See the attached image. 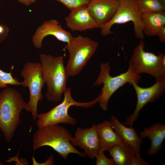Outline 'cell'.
Segmentation results:
<instances>
[{
  "label": "cell",
  "mask_w": 165,
  "mask_h": 165,
  "mask_svg": "<svg viewBox=\"0 0 165 165\" xmlns=\"http://www.w3.org/2000/svg\"><path fill=\"white\" fill-rule=\"evenodd\" d=\"M40 59L42 78L47 87L46 97L50 101H59L67 88L68 77L64 65V57L42 53L40 55Z\"/></svg>",
  "instance_id": "1"
},
{
  "label": "cell",
  "mask_w": 165,
  "mask_h": 165,
  "mask_svg": "<svg viewBox=\"0 0 165 165\" xmlns=\"http://www.w3.org/2000/svg\"><path fill=\"white\" fill-rule=\"evenodd\" d=\"M26 103L15 89L9 87L0 93V129L7 143L13 139L20 122V114Z\"/></svg>",
  "instance_id": "2"
},
{
  "label": "cell",
  "mask_w": 165,
  "mask_h": 165,
  "mask_svg": "<svg viewBox=\"0 0 165 165\" xmlns=\"http://www.w3.org/2000/svg\"><path fill=\"white\" fill-rule=\"evenodd\" d=\"M72 138L70 132L59 124L38 128L33 136V148L35 151L44 146H49L65 160L71 153L85 157L84 153L79 152L71 144Z\"/></svg>",
  "instance_id": "3"
},
{
  "label": "cell",
  "mask_w": 165,
  "mask_h": 165,
  "mask_svg": "<svg viewBox=\"0 0 165 165\" xmlns=\"http://www.w3.org/2000/svg\"><path fill=\"white\" fill-rule=\"evenodd\" d=\"M129 67L125 72L115 76L110 74L111 67L108 62H101L100 64V70L97 79L93 86L103 84V88L99 94V105L104 111L108 108V101L112 95L120 87L126 83L134 80L138 83L141 79L140 74L134 71L132 65L129 62Z\"/></svg>",
  "instance_id": "4"
},
{
  "label": "cell",
  "mask_w": 165,
  "mask_h": 165,
  "mask_svg": "<svg viewBox=\"0 0 165 165\" xmlns=\"http://www.w3.org/2000/svg\"><path fill=\"white\" fill-rule=\"evenodd\" d=\"M98 46L97 42L88 37L81 35L72 36L64 49L67 50L69 53V58L65 66L68 76H74L79 74Z\"/></svg>",
  "instance_id": "5"
},
{
  "label": "cell",
  "mask_w": 165,
  "mask_h": 165,
  "mask_svg": "<svg viewBox=\"0 0 165 165\" xmlns=\"http://www.w3.org/2000/svg\"><path fill=\"white\" fill-rule=\"evenodd\" d=\"M63 101L48 112L38 114L36 125L38 128L59 123L75 125L77 121L68 114L69 108L72 106L89 108L98 102L99 95L94 100L88 102H79L75 101L71 94V88L67 87L63 94Z\"/></svg>",
  "instance_id": "6"
},
{
  "label": "cell",
  "mask_w": 165,
  "mask_h": 165,
  "mask_svg": "<svg viewBox=\"0 0 165 165\" xmlns=\"http://www.w3.org/2000/svg\"><path fill=\"white\" fill-rule=\"evenodd\" d=\"M24 80L20 85L28 87L30 93L29 99L24 109L32 115L34 120L37 119L38 102L43 98L42 90L45 85L41 68L40 63L37 62L26 63L21 72Z\"/></svg>",
  "instance_id": "7"
},
{
  "label": "cell",
  "mask_w": 165,
  "mask_h": 165,
  "mask_svg": "<svg viewBox=\"0 0 165 165\" xmlns=\"http://www.w3.org/2000/svg\"><path fill=\"white\" fill-rule=\"evenodd\" d=\"M144 39L140 40L133 51L129 61L137 73H146L156 79L165 78V55L159 52L156 55L152 52L144 50Z\"/></svg>",
  "instance_id": "8"
},
{
  "label": "cell",
  "mask_w": 165,
  "mask_h": 165,
  "mask_svg": "<svg viewBox=\"0 0 165 165\" xmlns=\"http://www.w3.org/2000/svg\"><path fill=\"white\" fill-rule=\"evenodd\" d=\"M132 22L136 38L144 39V34L142 30L141 14L134 0H119L118 8L112 19L106 24L100 26V33L104 36L112 34V27L116 24Z\"/></svg>",
  "instance_id": "9"
},
{
  "label": "cell",
  "mask_w": 165,
  "mask_h": 165,
  "mask_svg": "<svg viewBox=\"0 0 165 165\" xmlns=\"http://www.w3.org/2000/svg\"><path fill=\"white\" fill-rule=\"evenodd\" d=\"M130 83L133 86L136 92L137 104L134 112L127 118L123 124L133 127L134 122L137 119L139 113L144 106L149 102H155L164 93L165 91V78L156 79L154 85L146 88L139 86L134 80Z\"/></svg>",
  "instance_id": "10"
},
{
  "label": "cell",
  "mask_w": 165,
  "mask_h": 165,
  "mask_svg": "<svg viewBox=\"0 0 165 165\" xmlns=\"http://www.w3.org/2000/svg\"><path fill=\"white\" fill-rule=\"evenodd\" d=\"M52 35L58 40L69 43L72 36L71 33L64 30L58 20L52 19L46 20L37 28L32 37V42L34 47L40 49L44 38Z\"/></svg>",
  "instance_id": "11"
},
{
  "label": "cell",
  "mask_w": 165,
  "mask_h": 165,
  "mask_svg": "<svg viewBox=\"0 0 165 165\" xmlns=\"http://www.w3.org/2000/svg\"><path fill=\"white\" fill-rule=\"evenodd\" d=\"M74 147L83 149L84 153L89 158L94 159L97 154L99 148V141L96 124L90 128H77L74 138L70 141Z\"/></svg>",
  "instance_id": "12"
},
{
  "label": "cell",
  "mask_w": 165,
  "mask_h": 165,
  "mask_svg": "<svg viewBox=\"0 0 165 165\" xmlns=\"http://www.w3.org/2000/svg\"><path fill=\"white\" fill-rule=\"evenodd\" d=\"M64 20L67 26L72 31H81L100 27L87 6L71 11Z\"/></svg>",
  "instance_id": "13"
},
{
  "label": "cell",
  "mask_w": 165,
  "mask_h": 165,
  "mask_svg": "<svg viewBox=\"0 0 165 165\" xmlns=\"http://www.w3.org/2000/svg\"><path fill=\"white\" fill-rule=\"evenodd\" d=\"M119 4V0H91L87 7L93 18L100 26L112 19Z\"/></svg>",
  "instance_id": "14"
},
{
  "label": "cell",
  "mask_w": 165,
  "mask_h": 165,
  "mask_svg": "<svg viewBox=\"0 0 165 165\" xmlns=\"http://www.w3.org/2000/svg\"><path fill=\"white\" fill-rule=\"evenodd\" d=\"M110 122L115 132L122 139L127 142L133 148L135 156H141V145L143 139L138 135L133 127L125 126L114 116H111Z\"/></svg>",
  "instance_id": "15"
},
{
  "label": "cell",
  "mask_w": 165,
  "mask_h": 165,
  "mask_svg": "<svg viewBox=\"0 0 165 165\" xmlns=\"http://www.w3.org/2000/svg\"><path fill=\"white\" fill-rule=\"evenodd\" d=\"M142 138H148L151 142L150 148L147 150L149 156L154 155L161 150L165 138V125L160 123L152 124L145 128L139 134Z\"/></svg>",
  "instance_id": "16"
},
{
  "label": "cell",
  "mask_w": 165,
  "mask_h": 165,
  "mask_svg": "<svg viewBox=\"0 0 165 165\" xmlns=\"http://www.w3.org/2000/svg\"><path fill=\"white\" fill-rule=\"evenodd\" d=\"M99 141V148L104 152L122 143L124 141L114 131L110 121L105 120L96 125Z\"/></svg>",
  "instance_id": "17"
},
{
  "label": "cell",
  "mask_w": 165,
  "mask_h": 165,
  "mask_svg": "<svg viewBox=\"0 0 165 165\" xmlns=\"http://www.w3.org/2000/svg\"><path fill=\"white\" fill-rule=\"evenodd\" d=\"M141 20L144 34L155 36L165 26V11L141 14Z\"/></svg>",
  "instance_id": "18"
},
{
  "label": "cell",
  "mask_w": 165,
  "mask_h": 165,
  "mask_svg": "<svg viewBox=\"0 0 165 165\" xmlns=\"http://www.w3.org/2000/svg\"><path fill=\"white\" fill-rule=\"evenodd\" d=\"M116 165H129L132 158L135 155L131 146L124 141L112 148L108 151Z\"/></svg>",
  "instance_id": "19"
},
{
  "label": "cell",
  "mask_w": 165,
  "mask_h": 165,
  "mask_svg": "<svg viewBox=\"0 0 165 165\" xmlns=\"http://www.w3.org/2000/svg\"><path fill=\"white\" fill-rule=\"evenodd\" d=\"M141 14L165 11V0H134Z\"/></svg>",
  "instance_id": "20"
},
{
  "label": "cell",
  "mask_w": 165,
  "mask_h": 165,
  "mask_svg": "<svg viewBox=\"0 0 165 165\" xmlns=\"http://www.w3.org/2000/svg\"><path fill=\"white\" fill-rule=\"evenodd\" d=\"M14 68V65H12L9 72H5L0 68V88L9 87V85H20L19 80L12 76V71Z\"/></svg>",
  "instance_id": "21"
},
{
  "label": "cell",
  "mask_w": 165,
  "mask_h": 165,
  "mask_svg": "<svg viewBox=\"0 0 165 165\" xmlns=\"http://www.w3.org/2000/svg\"><path fill=\"white\" fill-rule=\"evenodd\" d=\"M66 6L71 11L78 8L87 6L91 0H56Z\"/></svg>",
  "instance_id": "22"
},
{
  "label": "cell",
  "mask_w": 165,
  "mask_h": 165,
  "mask_svg": "<svg viewBox=\"0 0 165 165\" xmlns=\"http://www.w3.org/2000/svg\"><path fill=\"white\" fill-rule=\"evenodd\" d=\"M104 151L99 149L96 158V165H116L113 160L107 157L104 154Z\"/></svg>",
  "instance_id": "23"
},
{
  "label": "cell",
  "mask_w": 165,
  "mask_h": 165,
  "mask_svg": "<svg viewBox=\"0 0 165 165\" xmlns=\"http://www.w3.org/2000/svg\"><path fill=\"white\" fill-rule=\"evenodd\" d=\"M9 32V29L8 26L0 21V44L6 39Z\"/></svg>",
  "instance_id": "24"
},
{
  "label": "cell",
  "mask_w": 165,
  "mask_h": 165,
  "mask_svg": "<svg viewBox=\"0 0 165 165\" xmlns=\"http://www.w3.org/2000/svg\"><path fill=\"white\" fill-rule=\"evenodd\" d=\"M149 164L145 160L142 158L141 156L135 155L131 159L129 165H149Z\"/></svg>",
  "instance_id": "25"
},
{
  "label": "cell",
  "mask_w": 165,
  "mask_h": 165,
  "mask_svg": "<svg viewBox=\"0 0 165 165\" xmlns=\"http://www.w3.org/2000/svg\"><path fill=\"white\" fill-rule=\"evenodd\" d=\"M33 164L35 165H52L54 164V157L53 155H51L43 163H39L36 161L34 157L32 158Z\"/></svg>",
  "instance_id": "26"
},
{
  "label": "cell",
  "mask_w": 165,
  "mask_h": 165,
  "mask_svg": "<svg viewBox=\"0 0 165 165\" xmlns=\"http://www.w3.org/2000/svg\"><path fill=\"white\" fill-rule=\"evenodd\" d=\"M159 37L160 41L163 43H165V26L163 27L158 32L157 35Z\"/></svg>",
  "instance_id": "27"
},
{
  "label": "cell",
  "mask_w": 165,
  "mask_h": 165,
  "mask_svg": "<svg viewBox=\"0 0 165 165\" xmlns=\"http://www.w3.org/2000/svg\"><path fill=\"white\" fill-rule=\"evenodd\" d=\"M20 3L26 6H29L35 2L36 0H17Z\"/></svg>",
  "instance_id": "28"
},
{
  "label": "cell",
  "mask_w": 165,
  "mask_h": 165,
  "mask_svg": "<svg viewBox=\"0 0 165 165\" xmlns=\"http://www.w3.org/2000/svg\"><path fill=\"white\" fill-rule=\"evenodd\" d=\"M4 164L1 161H0V165H3Z\"/></svg>",
  "instance_id": "29"
},
{
  "label": "cell",
  "mask_w": 165,
  "mask_h": 165,
  "mask_svg": "<svg viewBox=\"0 0 165 165\" xmlns=\"http://www.w3.org/2000/svg\"><path fill=\"white\" fill-rule=\"evenodd\" d=\"M0 136H1V134H0Z\"/></svg>",
  "instance_id": "30"
}]
</instances>
